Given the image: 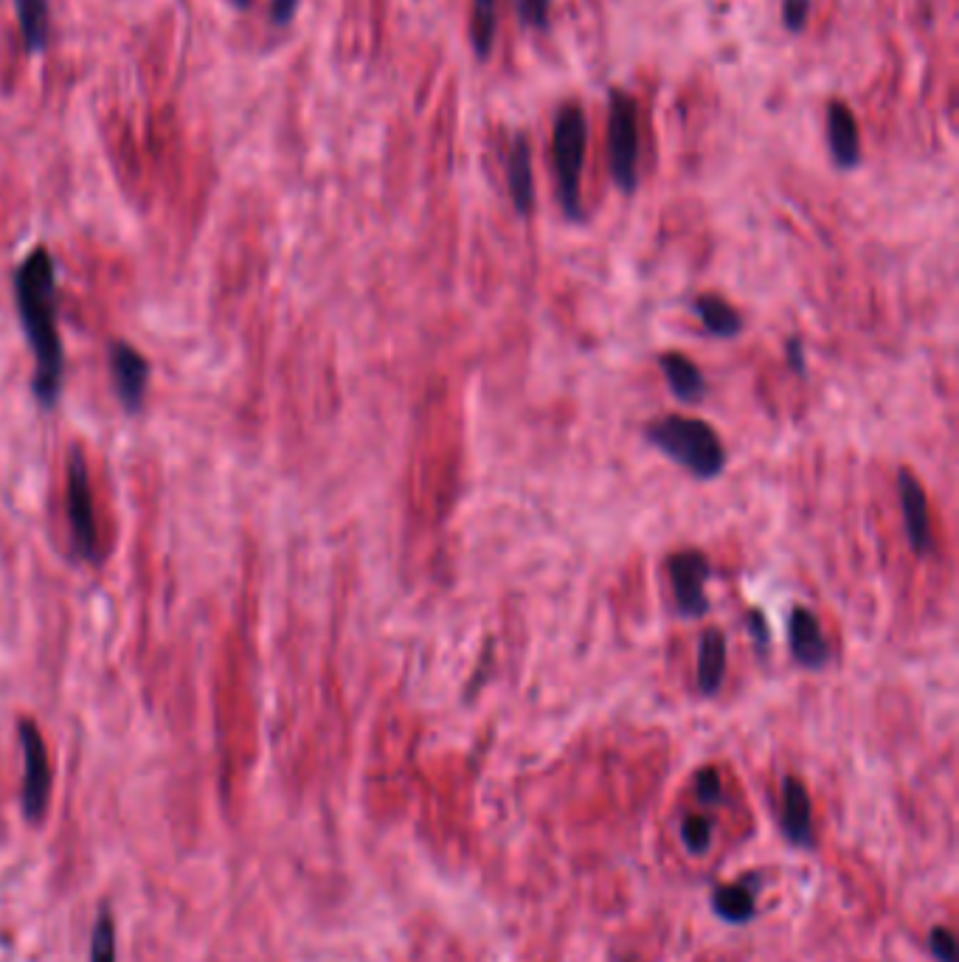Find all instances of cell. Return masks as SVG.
<instances>
[{
	"instance_id": "obj_24",
	"label": "cell",
	"mask_w": 959,
	"mask_h": 962,
	"mask_svg": "<svg viewBox=\"0 0 959 962\" xmlns=\"http://www.w3.org/2000/svg\"><path fill=\"white\" fill-rule=\"evenodd\" d=\"M811 14V0H782V23L788 32H802Z\"/></svg>"
},
{
	"instance_id": "obj_13",
	"label": "cell",
	"mask_w": 959,
	"mask_h": 962,
	"mask_svg": "<svg viewBox=\"0 0 959 962\" xmlns=\"http://www.w3.org/2000/svg\"><path fill=\"white\" fill-rule=\"evenodd\" d=\"M782 833L793 844H813V814L807 789L796 777L782 780V810H780Z\"/></svg>"
},
{
	"instance_id": "obj_9",
	"label": "cell",
	"mask_w": 959,
	"mask_h": 962,
	"mask_svg": "<svg viewBox=\"0 0 959 962\" xmlns=\"http://www.w3.org/2000/svg\"><path fill=\"white\" fill-rule=\"evenodd\" d=\"M110 374H113L119 402L124 406V411L135 414L141 402H144V392H147L149 381V366L144 361V354L130 347V344L116 341L110 347Z\"/></svg>"
},
{
	"instance_id": "obj_20",
	"label": "cell",
	"mask_w": 959,
	"mask_h": 962,
	"mask_svg": "<svg viewBox=\"0 0 959 962\" xmlns=\"http://www.w3.org/2000/svg\"><path fill=\"white\" fill-rule=\"evenodd\" d=\"M91 962H116V923L107 906L99 909L94 935H91Z\"/></svg>"
},
{
	"instance_id": "obj_11",
	"label": "cell",
	"mask_w": 959,
	"mask_h": 962,
	"mask_svg": "<svg viewBox=\"0 0 959 962\" xmlns=\"http://www.w3.org/2000/svg\"><path fill=\"white\" fill-rule=\"evenodd\" d=\"M506 189L510 201L520 217H527L535 206V178H532V147L524 133H513L506 147Z\"/></svg>"
},
{
	"instance_id": "obj_14",
	"label": "cell",
	"mask_w": 959,
	"mask_h": 962,
	"mask_svg": "<svg viewBox=\"0 0 959 962\" xmlns=\"http://www.w3.org/2000/svg\"><path fill=\"white\" fill-rule=\"evenodd\" d=\"M659 366L664 372L667 386L673 388V395L681 402H704L707 400L709 383L704 377L695 361H690L686 354L681 352H664L659 354Z\"/></svg>"
},
{
	"instance_id": "obj_21",
	"label": "cell",
	"mask_w": 959,
	"mask_h": 962,
	"mask_svg": "<svg viewBox=\"0 0 959 962\" xmlns=\"http://www.w3.org/2000/svg\"><path fill=\"white\" fill-rule=\"evenodd\" d=\"M681 842L690 853L700 855L707 853L709 844H712V822H709V816L704 814H690L684 816V822H681Z\"/></svg>"
},
{
	"instance_id": "obj_18",
	"label": "cell",
	"mask_w": 959,
	"mask_h": 962,
	"mask_svg": "<svg viewBox=\"0 0 959 962\" xmlns=\"http://www.w3.org/2000/svg\"><path fill=\"white\" fill-rule=\"evenodd\" d=\"M715 909L727 921L743 923L754 915V892L748 883H729L715 892Z\"/></svg>"
},
{
	"instance_id": "obj_27",
	"label": "cell",
	"mask_w": 959,
	"mask_h": 962,
	"mask_svg": "<svg viewBox=\"0 0 959 962\" xmlns=\"http://www.w3.org/2000/svg\"><path fill=\"white\" fill-rule=\"evenodd\" d=\"M786 354H788V363H791L793 372L805 374V349H802L800 338H791V341H788Z\"/></svg>"
},
{
	"instance_id": "obj_15",
	"label": "cell",
	"mask_w": 959,
	"mask_h": 962,
	"mask_svg": "<svg viewBox=\"0 0 959 962\" xmlns=\"http://www.w3.org/2000/svg\"><path fill=\"white\" fill-rule=\"evenodd\" d=\"M727 653L729 641L727 634L720 628H709L707 634L700 636L698 648V689L700 695H718L720 684H723V675H727Z\"/></svg>"
},
{
	"instance_id": "obj_22",
	"label": "cell",
	"mask_w": 959,
	"mask_h": 962,
	"mask_svg": "<svg viewBox=\"0 0 959 962\" xmlns=\"http://www.w3.org/2000/svg\"><path fill=\"white\" fill-rule=\"evenodd\" d=\"M515 9L520 14V23L529 28H543L549 26V9H552V0H513Z\"/></svg>"
},
{
	"instance_id": "obj_12",
	"label": "cell",
	"mask_w": 959,
	"mask_h": 962,
	"mask_svg": "<svg viewBox=\"0 0 959 962\" xmlns=\"http://www.w3.org/2000/svg\"><path fill=\"white\" fill-rule=\"evenodd\" d=\"M827 144L836 167L853 169L861 160V135L853 110L844 101H830L827 107Z\"/></svg>"
},
{
	"instance_id": "obj_8",
	"label": "cell",
	"mask_w": 959,
	"mask_h": 962,
	"mask_svg": "<svg viewBox=\"0 0 959 962\" xmlns=\"http://www.w3.org/2000/svg\"><path fill=\"white\" fill-rule=\"evenodd\" d=\"M898 493H900V513H903V527H907L909 546L914 555L928 557L934 552V532L932 518H928V502L923 493V484L912 470H900L898 473Z\"/></svg>"
},
{
	"instance_id": "obj_3",
	"label": "cell",
	"mask_w": 959,
	"mask_h": 962,
	"mask_svg": "<svg viewBox=\"0 0 959 962\" xmlns=\"http://www.w3.org/2000/svg\"><path fill=\"white\" fill-rule=\"evenodd\" d=\"M588 149V119L577 101H566L552 124V169L558 201L568 220H583L580 183Z\"/></svg>"
},
{
	"instance_id": "obj_19",
	"label": "cell",
	"mask_w": 959,
	"mask_h": 962,
	"mask_svg": "<svg viewBox=\"0 0 959 962\" xmlns=\"http://www.w3.org/2000/svg\"><path fill=\"white\" fill-rule=\"evenodd\" d=\"M470 40L479 60H487L495 40V0H473V21H470Z\"/></svg>"
},
{
	"instance_id": "obj_1",
	"label": "cell",
	"mask_w": 959,
	"mask_h": 962,
	"mask_svg": "<svg viewBox=\"0 0 959 962\" xmlns=\"http://www.w3.org/2000/svg\"><path fill=\"white\" fill-rule=\"evenodd\" d=\"M14 296L23 329L34 352V395L43 406H53L65 381L60 327H57V274L46 248H34L14 274Z\"/></svg>"
},
{
	"instance_id": "obj_6",
	"label": "cell",
	"mask_w": 959,
	"mask_h": 962,
	"mask_svg": "<svg viewBox=\"0 0 959 962\" xmlns=\"http://www.w3.org/2000/svg\"><path fill=\"white\" fill-rule=\"evenodd\" d=\"M17 735L23 748V816L28 822H40L51 796V766H48L46 743H43L40 729L26 718L17 723Z\"/></svg>"
},
{
	"instance_id": "obj_7",
	"label": "cell",
	"mask_w": 959,
	"mask_h": 962,
	"mask_svg": "<svg viewBox=\"0 0 959 962\" xmlns=\"http://www.w3.org/2000/svg\"><path fill=\"white\" fill-rule=\"evenodd\" d=\"M68 521H71V538H74L76 555L85 561H99V541H96V518H94V493H91V476H87L85 459L74 454L68 459Z\"/></svg>"
},
{
	"instance_id": "obj_5",
	"label": "cell",
	"mask_w": 959,
	"mask_h": 962,
	"mask_svg": "<svg viewBox=\"0 0 959 962\" xmlns=\"http://www.w3.org/2000/svg\"><path fill=\"white\" fill-rule=\"evenodd\" d=\"M667 575L673 586L675 611L684 620H698L709 614L707 582L712 577V563L698 549H681L667 557Z\"/></svg>"
},
{
	"instance_id": "obj_23",
	"label": "cell",
	"mask_w": 959,
	"mask_h": 962,
	"mask_svg": "<svg viewBox=\"0 0 959 962\" xmlns=\"http://www.w3.org/2000/svg\"><path fill=\"white\" fill-rule=\"evenodd\" d=\"M695 794H698L700 802H707V805L720 802V796H723V785H720L718 769H700L698 774H695Z\"/></svg>"
},
{
	"instance_id": "obj_26",
	"label": "cell",
	"mask_w": 959,
	"mask_h": 962,
	"mask_svg": "<svg viewBox=\"0 0 959 962\" xmlns=\"http://www.w3.org/2000/svg\"><path fill=\"white\" fill-rule=\"evenodd\" d=\"M237 3H240V7H245L248 0H237ZM296 7H299V0H274V3H271L274 21L279 23V26L290 23V17H293V14H296Z\"/></svg>"
},
{
	"instance_id": "obj_4",
	"label": "cell",
	"mask_w": 959,
	"mask_h": 962,
	"mask_svg": "<svg viewBox=\"0 0 959 962\" xmlns=\"http://www.w3.org/2000/svg\"><path fill=\"white\" fill-rule=\"evenodd\" d=\"M639 105L627 91H611V116H608V160L613 183L625 194L639 187Z\"/></svg>"
},
{
	"instance_id": "obj_25",
	"label": "cell",
	"mask_w": 959,
	"mask_h": 962,
	"mask_svg": "<svg viewBox=\"0 0 959 962\" xmlns=\"http://www.w3.org/2000/svg\"><path fill=\"white\" fill-rule=\"evenodd\" d=\"M932 951L939 962H954V935L943 926L932 929Z\"/></svg>"
},
{
	"instance_id": "obj_16",
	"label": "cell",
	"mask_w": 959,
	"mask_h": 962,
	"mask_svg": "<svg viewBox=\"0 0 959 962\" xmlns=\"http://www.w3.org/2000/svg\"><path fill=\"white\" fill-rule=\"evenodd\" d=\"M693 310L698 313L700 324L707 327V333L715 335V338H734L743 329V318H740L738 310L727 299H720L715 293H700L693 301Z\"/></svg>"
},
{
	"instance_id": "obj_2",
	"label": "cell",
	"mask_w": 959,
	"mask_h": 962,
	"mask_svg": "<svg viewBox=\"0 0 959 962\" xmlns=\"http://www.w3.org/2000/svg\"><path fill=\"white\" fill-rule=\"evenodd\" d=\"M645 440L700 481H712L727 468V448L715 428L695 417L667 414L645 428Z\"/></svg>"
},
{
	"instance_id": "obj_17",
	"label": "cell",
	"mask_w": 959,
	"mask_h": 962,
	"mask_svg": "<svg viewBox=\"0 0 959 962\" xmlns=\"http://www.w3.org/2000/svg\"><path fill=\"white\" fill-rule=\"evenodd\" d=\"M26 51H40L48 43V0H14Z\"/></svg>"
},
{
	"instance_id": "obj_10",
	"label": "cell",
	"mask_w": 959,
	"mask_h": 962,
	"mask_svg": "<svg viewBox=\"0 0 959 962\" xmlns=\"http://www.w3.org/2000/svg\"><path fill=\"white\" fill-rule=\"evenodd\" d=\"M788 645H791L793 662L805 670H822L830 659L825 630L819 620L807 609H793L791 622H788Z\"/></svg>"
}]
</instances>
